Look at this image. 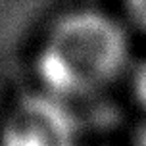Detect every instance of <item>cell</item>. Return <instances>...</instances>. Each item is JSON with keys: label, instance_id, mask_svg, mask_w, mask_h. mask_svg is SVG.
Listing matches in <instances>:
<instances>
[{"label": "cell", "instance_id": "cell-4", "mask_svg": "<svg viewBox=\"0 0 146 146\" xmlns=\"http://www.w3.org/2000/svg\"><path fill=\"white\" fill-rule=\"evenodd\" d=\"M125 15L135 25V29L146 35V0H133L125 4Z\"/></svg>", "mask_w": 146, "mask_h": 146}, {"label": "cell", "instance_id": "cell-2", "mask_svg": "<svg viewBox=\"0 0 146 146\" xmlns=\"http://www.w3.org/2000/svg\"><path fill=\"white\" fill-rule=\"evenodd\" d=\"M0 146H77L71 110L36 88L17 94L0 111Z\"/></svg>", "mask_w": 146, "mask_h": 146}, {"label": "cell", "instance_id": "cell-3", "mask_svg": "<svg viewBox=\"0 0 146 146\" xmlns=\"http://www.w3.org/2000/svg\"><path fill=\"white\" fill-rule=\"evenodd\" d=\"M131 92H133V98H135L137 106L146 113V58H142L133 69Z\"/></svg>", "mask_w": 146, "mask_h": 146}, {"label": "cell", "instance_id": "cell-5", "mask_svg": "<svg viewBox=\"0 0 146 146\" xmlns=\"http://www.w3.org/2000/svg\"><path fill=\"white\" fill-rule=\"evenodd\" d=\"M135 146H146V125L139 129L137 139H135Z\"/></svg>", "mask_w": 146, "mask_h": 146}, {"label": "cell", "instance_id": "cell-1", "mask_svg": "<svg viewBox=\"0 0 146 146\" xmlns=\"http://www.w3.org/2000/svg\"><path fill=\"white\" fill-rule=\"evenodd\" d=\"M129 36L113 15L77 8L56 15L33 50L36 90L67 104L110 87L129 64Z\"/></svg>", "mask_w": 146, "mask_h": 146}]
</instances>
